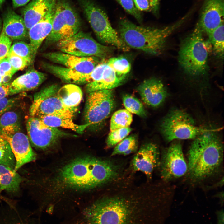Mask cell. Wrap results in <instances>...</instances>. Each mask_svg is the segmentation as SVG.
I'll use <instances>...</instances> for the list:
<instances>
[{"label":"cell","instance_id":"6da1fadb","mask_svg":"<svg viewBox=\"0 0 224 224\" xmlns=\"http://www.w3.org/2000/svg\"><path fill=\"white\" fill-rule=\"evenodd\" d=\"M159 202L147 193L105 195L83 210L82 224H160Z\"/></svg>","mask_w":224,"mask_h":224},{"label":"cell","instance_id":"7a4b0ae2","mask_svg":"<svg viewBox=\"0 0 224 224\" xmlns=\"http://www.w3.org/2000/svg\"><path fill=\"white\" fill-rule=\"evenodd\" d=\"M117 167L110 161L86 155L75 158L59 168L53 179L57 191H85L118 176Z\"/></svg>","mask_w":224,"mask_h":224},{"label":"cell","instance_id":"3957f363","mask_svg":"<svg viewBox=\"0 0 224 224\" xmlns=\"http://www.w3.org/2000/svg\"><path fill=\"white\" fill-rule=\"evenodd\" d=\"M222 140L214 129H206L194 139L188 154V171L190 177L201 180L212 175L222 161Z\"/></svg>","mask_w":224,"mask_h":224},{"label":"cell","instance_id":"277c9868","mask_svg":"<svg viewBox=\"0 0 224 224\" xmlns=\"http://www.w3.org/2000/svg\"><path fill=\"white\" fill-rule=\"evenodd\" d=\"M187 17V15L171 25L160 28L138 26L122 18L119 23L120 37L129 48L159 55L164 49L168 38Z\"/></svg>","mask_w":224,"mask_h":224},{"label":"cell","instance_id":"5b68a950","mask_svg":"<svg viewBox=\"0 0 224 224\" xmlns=\"http://www.w3.org/2000/svg\"><path fill=\"white\" fill-rule=\"evenodd\" d=\"M203 32L196 25L192 32L183 40L178 52V60L184 73L192 77L202 76L207 72L208 40H204Z\"/></svg>","mask_w":224,"mask_h":224},{"label":"cell","instance_id":"8992f818","mask_svg":"<svg viewBox=\"0 0 224 224\" xmlns=\"http://www.w3.org/2000/svg\"><path fill=\"white\" fill-rule=\"evenodd\" d=\"M80 5L95 34L102 43L123 51L129 48L112 27L106 13L90 0H79Z\"/></svg>","mask_w":224,"mask_h":224},{"label":"cell","instance_id":"52a82bcc","mask_svg":"<svg viewBox=\"0 0 224 224\" xmlns=\"http://www.w3.org/2000/svg\"><path fill=\"white\" fill-rule=\"evenodd\" d=\"M60 88L58 85L53 84L36 93L29 109L31 116H54L72 120L78 109L63 104L58 95Z\"/></svg>","mask_w":224,"mask_h":224},{"label":"cell","instance_id":"ba28073f","mask_svg":"<svg viewBox=\"0 0 224 224\" xmlns=\"http://www.w3.org/2000/svg\"><path fill=\"white\" fill-rule=\"evenodd\" d=\"M160 127L162 135L168 142L176 139H194L206 129L197 126L189 114L178 109L169 112L162 120Z\"/></svg>","mask_w":224,"mask_h":224},{"label":"cell","instance_id":"9c48e42d","mask_svg":"<svg viewBox=\"0 0 224 224\" xmlns=\"http://www.w3.org/2000/svg\"><path fill=\"white\" fill-rule=\"evenodd\" d=\"M79 19L69 4L63 0L56 3L51 31L45 39L46 47L68 38L79 31Z\"/></svg>","mask_w":224,"mask_h":224},{"label":"cell","instance_id":"30bf717a","mask_svg":"<svg viewBox=\"0 0 224 224\" xmlns=\"http://www.w3.org/2000/svg\"><path fill=\"white\" fill-rule=\"evenodd\" d=\"M56 44L61 52L80 57H95L105 59L113 52L112 47L101 44L89 34L82 31Z\"/></svg>","mask_w":224,"mask_h":224},{"label":"cell","instance_id":"8fae6325","mask_svg":"<svg viewBox=\"0 0 224 224\" xmlns=\"http://www.w3.org/2000/svg\"><path fill=\"white\" fill-rule=\"evenodd\" d=\"M84 111L85 124L95 127L102 123L109 116L114 106L112 89L104 90L88 93Z\"/></svg>","mask_w":224,"mask_h":224},{"label":"cell","instance_id":"7c38bea8","mask_svg":"<svg viewBox=\"0 0 224 224\" xmlns=\"http://www.w3.org/2000/svg\"><path fill=\"white\" fill-rule=\"evenodd\" d=\"M26 127L29 141L34 147L42 150L49 149L62 138L71 135L58 128L46 125L35 116L27 119Z\"/></svg>","mask_w":224,"mask_h":224},{"label":"cell","instance_id":"4fadbf2b","mask_svg":"<svg viewBox=\"0 0 224 224\" xmlns=\"http://www.w3.org/2000/svg\"><path fill=\"white\" fill-rule=\"evenodd\" d=\"M159 164L161 176L165 180L179 178L188 171V165L179 142H173L166 150Z\"/></svg>","mask_w":224,"mask_h":224},{"label":"cell","instance_id":"5bb4252c","mask_svg":"<svg viewBox=\"0 0 224 224\" xmlns=\"http://www.w3.org/2000/svg\"><path fill=\"white\" fill-rule=\"evenodd\" d=\"M44 57L51 62L62 65L77 72H91L102 59L95 57H80L61 51L48 52Z\"/></svg>","mask_w":224,"mask_h":224},{"label":"cell","instance_id":"9a60e30c","mask_svg":"<svg viewBox=\"0 0 224 224\" xmlns=\"http://www.w3.org/2000/svg\"><path fill=\"white\" fill-rule=\"evenodd\" d=\"M224 0H204L196 25L208 35L224 23Z\"/></svg>","mask_w":224,"mask_h":224},{"label":"cell","instance_id":"2e32d148","mask_svg":"<svg viewBox=\"0 0 224 224\" xmlns=\"http://www.w3.org/2000/svg\"><path fill=\"white\" fill-rule=\"evenodd\" d=\"M0 136L8 143L14 156L16 164L14 170L17 171L24 164L35 160L36 158L28 136L18 132L11 135Z\"/></svg>","mask_w":224,"mask_h":224},{"label":"cell","instance_id":"e0dca14e","mask_svg":"<svg viewBox=\"0 0 224 224\" xmlns=\"http://www.w3.org/2000/svg\"><path fill=\"white\" fill-rule=\"evenodd\" d=\"M159 150L156 145L152 143L145 144L133 158L132 168L134 171L142 172L150 178L155 169L159 164Z\"/></svg>","mask_w":224,"mask_h":224},{"label":"cell","instance_id":"ac0fdd59","mask_svg":"<svg viewBox=\"0 0 224 224\" xmlns=\"http://www.w3.org/2000/svg\"><path fill=\"white\" fill-rule=\"evenodd\" d=\"M137 90L145 103L153 107L161 105L167 96V90L162 82L155 78L145 80L138 86Z\"/></svg>","mask_w":224,"mask_h":224},{"label":"cell","instance_id":"d6986e66","mask_svg":"<svg viewBox=\"0 0 224 224\" xmlns=\"http://www.w3.org/2000/svg\"><path fill=\"white\" fill-rule=\"evenodd\" d=\"M55 4L40 21L28 30L30 44L34 58L42 43L51 31Z\"/></svg>","mask_w":224,"mask_h":224},{"label":"cell","instance_id":"ffe728a7","mask_svg":"<svg viewBox=\"0 0 224 224\" xmlns=\"http://www.w3.org/2000/svg\"><path fill=\"white\" fill-rule=\"evenodd\" d=\"M56 0H32L23 9L24 21L27 30L40 21L56 3Z\"/></svg>","mask_w":224,"mask_h":224},{"label":"cell","instance_id":"44dd1931","mask_svg":"<svg viewBox=\"0 0 224 224\" xmlns=\"http://www.w3.org/2000/svg\"><path fill=\"white\" fill-rule=\"evenodd\" d=\"M46 78L47 75L44 73L33 69L29 70L10 84V95L35 89L40 86Z\"/></svg>","mask_w":224,"mask_h":224},{"label":"cell","instance_id":"7402d4cb","mask_svg":"<svg viewBox=\"0 0 224 224\" xmlns=\"http://www.w3.org/2000/svg\"><path fill=\"white\" fill-rule=\"evenodd\" d=\"M23 18L13 10H8L3 18L2 32L11 40L26 38L28 34Z\"/></svg>","mask_w":224,"mask_h":224},{"label":"cell","instance_id":"603a6c76","mask_svg":"<svg viewBox=\"0 0 224 224\" xmlns=\"http://www.w3.org/2000/svg\"><path fill=\"white\" fill-rule=\"evenodd\" d=\"M126 76H118L107 64L103 74L99 80L87 83L86 90L88 93L104 90L112 89L122 84Z\"/></svg>","mask_w":224,"mask_h":224},{"label":"cell","instance_id":"cb8c5ba5","mask_svg":"<svg viewBox=\"0 0 224 224\" xmlns=\"http://www.w3.org/2000/svg\"><path fill=\"white\" fill-rule=\"evenodd\" d=\"M34 213L10 205L0 209V224H38Z\"/></svg>","mask_w":224,"mask_h":224},{"label":"cell","instance_id":"d4e9b609","mask_svg":"<svg viewBox=\"0 0 224 224\" xmlns=\"http://www.w3.org/2000/svg\"><path fill=\"white\" fill-rule=\"evenodd\" d=\"M23 179L14 169L0 165V190L17 192Z\"/></svg>","mask_w":224,"mask_h":224},{"label":"cell","instance_id":"484cf974","mask_svg":"<svg viewBox=\"0 0 224 224\" xmlns=\"http://www.w3.org/2000/svg\"><path fill=\"white\" fill-rule=\"evenodd\" d=\"M58 95L63 104L72 109H78L83 97L81 89L77 85L68 84L60 87Z\"/></svg>","mask_w":224,"mask_h":224},{"label":"cell","instance_id":"4316f807","mask_svg":"<svg viewBox=\"0 0 224 224\" xmlns=\"http://www.w3.org/2000/svg\"><path fill=\"white\" fill-rule=\"evenodd\" d=\"M45 124L58 128L61 127L72 130L79 134L82 133L89 125L85 124L78 125L72 121V119L54 116H40L38 117Z\"/></svg>","mask_w":224,"mask_h":224},{"label":"cell","instance_id":"83f0119b","mask_svg":"<svg viewBox=\"0 0 224 224\" xmlns=\"http://www.w3.org/2000/svg\"><path fill=\"white\" fill-rule=\"evenodd\" d=\"M20 129L19 117L13 111H7L0 117V135H11Z\"/></svg>","mask_w":224,"mask_h":224},{"label":"cell","instance_id":"f1b7e54d","mask_svg":"<svg viewBox=\"0 0 224 224\" xmlns=\"http://www.w3.org/2000/svg\"><path fill=\"white\" fill-rule=\"evenodd\" d=\"M224 28L223 23L208 35V40L215 54L219 58L223 59L224 49Z\"/></svg>","mask_w":224,"mask_h":224},{"label":"cell","instance_id":"f546056e","mask_svg":"<svg viewBox=\"0 0 224 224\" xmlns=\"http://www.w3.org/2000/svg\"><path fill=\"white\" fill-rule=\"evenodd\" d=\"M132 120L131 113L126 109L119 110L114 113L111 118L110 130L129 127Z\"/></svg>","mask_w":224,"mask_h":224},{"label":"cell","instance_id":"4dcf8cb0","mask_svg":"<svg viewBox=\"0 0 224 224\" xmlns=\"http://www.w3.org/2000/svg\"><path fill=\"white\" fill-rule=\"evenodd\" d=\"M137 149V139L134 136H131L125 138L118 143L114 148L111 155H127L136 152Z\"/></svg>","mask_w":224,"mask_h":224},{"label":"cell","instance_id":"1f68e13d","mask_svg":"<svg viewBox=\"0 0 224 224\" xmlns=\"http://www.w3.org/2000/svg\"><path fill=\"white\" fill-rule=\"evenodd\" d=\"M124 105L127 110L141 117H145L146 113L142 103L137 98L129 95L123 96Z\"/></svg>","mask_w":224,"mask_h":224},{"label":"cell","instance_id":"d6a6232c","mask_svg":"<svg viewBox=\"0 0 224 224\" xmlns=\"http://www.w3.org/2000/svg\"><path fill=\"white\" fill-rule=\"evenodd\" d=\"M107 63L119 76H126L131 70L130 63L123 56L110 58L107 61Z\"/></svg>","mask_w":224,"mask_h":224},{"label":"cell","instance_id":"836d02e7","mask_svg":"<svg viewBox=\"0 0 224 224\" xmlns=\"http://www.w3.org/2000/svg\"><path fill=\"white\" fill-rule=\"evenodd\" d=\"M16 160L8 143L0 136V165L14 169Z\"/></svg>","mask_w":224,"mask_h":224},{"label":"cell","instance_id":"e575fe53","mask_svg":"<svg viewBox=\"0 0 224 224\" xmlns=\"http://www.w3.org/2000/svg\"><path fill=\"white\" fill-rule=\"evenodd\" d=\"M8 53L26 59L31 63L35 58L30 44L22 41L17 42L11 45Z\"/></svg>","mask_w":224,"mask_h":224},{"label":"cell","instance_id":"d590c367","mask_svg":"<svg viewBox=\"0 0 224 224\" xmlns=\"http://www.w3.org/2000/svg\"><path fill=\"white\" fill-rule=\"evenodd\" d=\"M136 8L140 12H152L157 15L159 12L160 0H133Z\"/></svg>","mask_w":224,"mask_h":224},{"label":"cell","instance_id":"8d00e7d4","mask_svg":"<svg viewBox=\"0 0 224 224\" xmlns=\"http://www.w3.org/2000/svg\"><path fill=\"white\" fill-rule=\"evenodd\" d=\"M132 131V129L128 127L110 131L106 139V143L109 147L116 146L125 138Z\"/></svg>","mask_w":224,"mask_h":224},{"label":"cell","instance_id":"74e56055","mask_svg":"<svg viewBox=\"0 0 224 224\" xmlns=\"http://www.w3.org/2000/svg\"><path fill=\"white\" fill-rule=\"evenodd\" d=\"M128 14L133 16L139 22L142 20L141 12L135 7L133 0H116Z\"/></svg>","mask_w":224,"mask_h":224},{"label":"cell","instance_id":"f35d334b","mask_svg":"<svg viewBox=\"0 0 224 224\" xmlns=\"http://www.w3.org/2000/svg\"><path fill=\"white\" fill-rule=\"evenodd\" d=\"M7 57L13 69L16 71L23 69L31 63L27 59L12 54L8 53Z\"/></svg>","mask_w":224,"mask_h":224},{"label":"cell","instance_id":"ab89813d","mask_svg":"<svg viewBox=\"0 0 224 224\" xmlns=\"http://www.w3.org/2000/svg\"><path fill=\"white\" fill-rule=\"evenodd\" d=\"M12 43V40L3 32L0 35V62L7 57Z\"/></svg>","mask_w":224,"mask_h":224},{"label":"cell","instance_id":"60d3db41","mask_svg":"<svg viewBox=\"0 0 224 224\" xmlns=\"http://www.w3.org/2000/svg\"><path fill=\"white\" fill-rule=\"evenodd\" d=\"M18 100L17 97H5L0 99V117L13 107L17 102Z\"/></svg>","mask_w":224,"mask_h":224},{"label":"cell","instance_id":"b9f144b4","mask_svg":"<svg viewBox=\"0 0 224 224\" xmlns=\"http://www.w3.org/2000/svg\"><path fill=\"white\" fill-rule=\"evenodd\" d=\"M13 71L17 72L13 69L7 57L0 62V75L2 77L5 75Z\"/></svg>","mask_w":224,"mask_h":224},{"label":"cell","instance_id":"7bdbcfd3","mask_svg":"<svg viewBox=\"0 0 224 224\" xmlns=\"http://www.w3.org/2000/svg\"><path fill=\"white\" fill-rule=\"evenodd\" d=\"M10 83H7L0 85V99L6 97L9 93V86Z\"/></svg>","mask_w":224,"mask_h":224},{"label":"cell","instance_id":"ee69618b","mask_svg":"<svg viewBox=\"0 0 224 224\" xmlns=\"http://www.w3.org/2000/svg\"><path fill=\"white\" fill-rule=\"evenodd\" d=\"M31 0H12L13 6L16 8L24 6Z\"/></svg>","mask_w":224,"mask_h":224},{"label":"cell","instance_id":"f6af8a7d","mask_svg":"<svg viewBox=\"0 0 224 224\" xmlns=\"http://www.w3.org/2000/svg\"><path fill=\"white\" fill-rule=\"evenodd\" d=\"M15 71H13L5 75L2 77V84H4L8 82L11 79L13 75L16 72Z\"/></svg>","mask_w":224,"mask_h":224},{"label":"cell","instance_id":"bcb514c9","mask_svg":"<svg viewBox=\"0 0 224 224\" xmlns=\"http://www.w3.org/2000/svg\"><path fill=\"white\" fill-rule=\"evenodd\" d=\"M218 217V224H223V212L222 211H220L218 212V213L217 214Z\"/></svg>","mask_w":224,"mask_h":224},{"label":"cell","instance_id":"7dc6e473","mask_svg":"<svg viewBox=\"0 0 224 224\" xmlns=\"http://www.w3.org/2000/svg\"><path fill=\"white\" fill-rule=\"evenodd\" d=\"M5 0H0V7H1L3 3H4Z\"/></svg>","mask_w":224,"mask_h":224},{"label":"cell","instance_id":"c3c4849f","mask_svg":"<svg viewBox=\"0 0 224 224\" xmlns=\"http://www.w3.org/2000/svg\"><path fill=\"white\" fill-rule=\"evenodd\" d=\"M2 77L0 75V85L2 84Z\"/></svg>","mask_w":224,"mask_h":224},{"label":"cell","instance_id":"681fc988","mask_svg":"<svg viewBox=\"0 0 224 224\" xmlns=\"http://www.w3.org/2000/svg\"><path fill=\"white\" fill-rule=\"evenodd\" d=\"M0 26H1V21L0 20Z\"/></svg>","mask_w":224,"mask_h":224}]
</instances>
